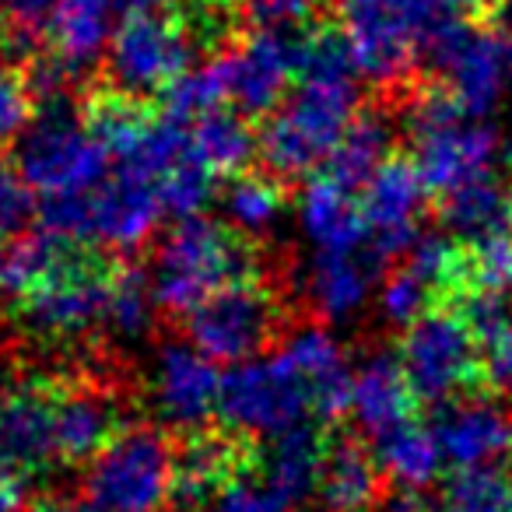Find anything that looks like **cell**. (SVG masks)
Masks as SVG:
<instances>
[{"instance_id": "cell-1", "label": "cell", "mask_w": 512, "mask_h": 512, "mask_svg": "<svg viewBox=\"0 0 512 512\" xmlns=\"http://www.w3.org/2000/svg\"><path fill=\"white\" fill-rule=\"evenodd\" d=\"M253 278H264V249L256 235L193 214L158 246L151 295L165 316H186L218 288Z\"/></svg>"}, {"instance_id": "cell-2", "label": "cell", "mask_w": 512, "mask_h": 512, "mask_svg": "<svg viewBox=\"0 0 512 512\" xmlns=\"http://www.w3.org/2000/svg\"><path fill=\"white\" fill-rule=\"evenodd\" d=\"M362 109L355 81H306L292 102L260 120L256 144L264 169L281 179H299L334 155L351 120Z\"/></svg>"}, {"instance_id": "cell-3", "label": "cell", "mask_w": 512, "mask_h": 512, "mask_svg": "<svg viewBox=\"0 0 512 512\" xmlns=\"http://www.w3.org/2000/svg\"><path fill=\"white\" fill-rule=\"evenodd\" d=\"M439 18L435 0H337V22L348 32L358 71L376 81L383 95L418 78L414 64Z\"/></svg>"}, {"instance_id": "cell-4", "label": "cell", "mask_w": 512, "mask_h": 512, "mask_svg": "<svg viewBox=\"0 0 512 512\" xmlns=\"http://www.w3.org/2000/svg\"><path fill=\"white\" fill-rule=\"evenodd\" d=\"M190 341L211 362H249L264 355L292 327L288 295L267 278L235 281L207 295L197 309L183 316Z\"/></svg>"}, {"instance_id": "cell-5", "label": "cell", "mask_w": 512, "mask_h": 512, "mask_svg": "<svg viewBox=\"0 0 512 512\" xmlns=\"http://www.w3.org/2000/svg\"><path fill=\"white\" fill-rule=\"evenodd\" d=\"M15 165L39 193L67 197V193H92L106 183L109 151L85 130L78 102H71V95H60L43 102L29 130L18 137Z\"/></svg>"}, {"instance_id": "cell-6", "label": "cell", "mask_w": 512, "mask_h": 512, "mask_svg": "<svg viewBox=\"0 0 512 512\" xmlns=\"http://www.w3.org/2000/svg\"><path fill=\"white\" fill-rule=\"evenodd\" d=\"M172 484V435L155 425H130L92 460L85 498L99 512H169L176 502Z\"/></svg>"}, {"instance_id": "cell-7", "label": "cell", "mask_w": 512, "mask_h": 512, "mask_svg": "<svg viewBox=\"0 0 512 512\" xmlns=\"http://www.w3.org/2000/svg\"><path fill=\"white\" fill-rule=\"evenodd\" d=\"M397 358L421 404H449L484 386L481 341L449 306L432 309L400 330Z\"/></svg>"}, {"instance_id": "cell-8", "label": "cell", "mask_w": 512, "mask_h": 512, "mask_svg": "<svg viewBox=\"0 0 512 512\" xmlns=\"http://www.w3.org/2000/svg\"><path fill=\"white\" fill-rule=\"evenodd\" d=\"M116 260L92 249L53 281L15 302V320L36 344L71 348L85 344L109 320V285Z\"/></svg>"}, {"instance_id": "cell-9", "label": "cell", "mask_w": 512, "mask_h": 512, "mask_svg": "<svg viewBox=\"0 0 512 512\" xmlns=\"http://www.w3.org/2000/svg\"><path fill=\"white\" fill-rule=\"evenodd\" d=\"M197 57L204 53L179 8L134 15L116 25L102 78L113 81L123 92L155 99V95L169 92L183 74H190V64Z\"/></svg>"}, {"instance_id": "cell-10", "label": "cell", "mask_w": 512, "mask_h": 512, "mask_svg": "<svg viewBox=\"0 0 512 512\" xmlns=\"http://www.w3.org/2000/svg\"><path fill=\"white\" fill-rule=\"evenodd\" d=\"M218 418L249 435H281L313 418V390L292 358L242 362L221 376Z\"/></svg>"}, {"instance_id": "cell-11", "label": "cell", "mask_w": 512, "mask_h": 512, "mask_svg": "<svg viewBox=\"0 0 512 512\" xmlns=\"http://www.w3.org/2000/svg\"><path fill=\"white\" fill-rule=\"evenodd\" d=\"M432 78L460 102L467 116H484L495 109L509 67H505L502 39L491 36L474 18H439L428 32L425 50Z\"/></svg>"}, {"instance_id": "cell-12", "label": "cell", "mask_w": 512, "mask_h": 512, "mask_svg": "<svg viewBox=\"0 0 512 512\" xmlns=\"http://www.w3.org/2000/svg\"><path fill=\"white\" fill-rule=\"evenodd\" d=\"M211 60L235 113L246 120H267L281 106L288 85L299 81V25L242 32Z\"/></svg>"}, {"instance_id": "cell-13", "label": "cell", "mask_w": 512, "mask_h": 512, "mask_svg": "<svg viewBox=\"0 0 512 512\" xmlns=\"http://www.w3.org/2000/svg\"><path fill=\"white\" fill-rule=\"evenodd\" d=\"M60 390H64L60 372H36L0 390V477L29 481L60 463Z\"/></svg>"}, {"instance_id": "cell-14", "label": "cell", "mask_w": 512, "mask_h": 512, "mask_svg": "<svg viewBox=\"0 0 512 512\" xmlns=\"http://www.w3.org/2000/svg\"><path fill=\"white\" fill-rule=\"evenodd\" d=\"M264 446L249 432L232 425H197L172 435V498L183 509L218 502L221 491L246 477L260 463Z\"/></svg>"}, {"instance_id": "cell-15", "label": "cell", "mask_w": 512, "mask_h": 512, "mask_svg": "<svg viewBox=\"0 0 512 512\" xmlns=\"http://www.w3.org/2000/svg\"><path fill=\"white\" fill-rule=\"evenodd\" d=\"M428 186L421 179L411 155L393 151L383 165L369 176V183L358 190L365 221H369V246L365 256L372 264H390L414 249L418 242V221L428 204Z\"/></svg>"}, {"instance_id": "cell-16", "label": "cell", "mask_w": 512, "mask_h": 512, "mask_svg": "<svg viewBox=\"0 0 512 512\" xmlns=\"http://www.w3.org/2000/svg\"><path fill=\"white\" fill-rule=\"evenodd\" d=\"M218 393L221 376L197 344H162L155 372L148 379V397L169 425H176L179 432L207 425V418L218 411Z\"/></svg>"}, {"instance_id": "cell-17", "label": "cell", "mask_w": 512, "mask_h": 512, "mask_svg": "<svg viewBox=\"0 0 512 512\" xmlns=\"http://www.w3.org/2000/svg\"><path fill=\"white\" fill-rule=\"evenodd\" d=\"M162 183L155 176L130 165H116V172L88 193V225L92 235L106 246L116 249H137L151 232L158 218L165 214L162 207Z\"/></svg>"}, {"instance_id": "cell-18", "label": "cell", "mask_w": 512, "mask_h": 512, "mask_svg": "<svg viewBox=\"0 0 512 512\" xmlns=\"http://www.w3.org/2000/svg\"><path fill=\"white\" fill-rule=\"evenodd\" d=\"M74 102H78V116L85 130L116 162L137 155L162 123V113L151 106V99L123 92L106 78L85 81Z\"/></svg>"}, {"instance_id": "cell-19", "label": "cell", "mask_w": 512, "mask_h": 512, "mask_svg": "<svg viewBox=\"0 0 512 512\" xmlns=\"http://www.w3.org/2000/svg\"><path fill=\"white\" fill-rule=\"evenodd\" d=\"M390 477L376 453L351 432H327V453L320 470V512H376Z\"/></svg>"}, {"instance_id": "cell-20", "label": "cell", "mask_w": 512, "mask_h": 512, "mask_svg": "<svg viewBox=\"0 0 512 512\" xmlns=\"http://www.w3.org/2000/svg\"><path fill=\"white\" fill-rule=\"evenodd\" d=\"M435 439L456 470L488 467L491 460L512 453V414L477 397L463 404H442V414L435 418Z\"/></svg>"}, {"instance_id": "cell-21", "label": "cell", "mask_w": 512, "mask_h": 512, "mask_svg": "<svg viewBox=\"0 0 512 512\" xmlns=\"http://www.w3.org/2000/svg\"><path fill=\"white\" fill-rule=\"evenodd\" d=\"M418 407H421V400L414 397L411 383H407L397 351H376V355L358 365L351 411H355L358 425H362L372 439H379V435L414 421L418 418Z\"/></svg>"}, {"instance_id": "cell-22", "label": "cell", "mask_w": 512, "mask_h": 512, "mask_svg": "<svg viewBox=\"0 0 512 512\" xmlns=\"http://www.w3.org/2000/svg\"><path fill=\"white\" fill-rule=\"evenodd\" d=\"M400 109L390 106V99H379L372 106H362L351 120L348 134L327 158V176L337 179L348 190H362L369 176L393 155V137H397Z\"/></svg>"}, {"instance_id": "cell-23", "label": "cell", "mask_w": 512, "mask_h": 512, "mask_svg": "<svg viewBox=\"0 0 512 512\" xmlns=\"http://www.w3.org/2000/svg\"><path fill=\"white\" fill-rule=\"evenodd\" d=\"M113 15V0H57L43 25L46 53L67 74H81L106 50Z\"/></svg>"}, {"instance_id": "cell-24", "label": "cell", "mask_w": 512, "mask_h": 512, "mask_svg": "<svg viewBox=\"0 0 512 512\" xmlns=\"http://www.w3.org/2000/svg\"><path fill=\"white\" fill-rule=\"evenodd\" d=\"M302 225L309 239L330 253H358L369 239V221L358 193L330 179L327 172L309 179L302 193Z\"/></svg>"}, {"instance_id": "cell-25", "label": "cell", "mask_w": 512, "mask_h": 512, "mask_svg": "<svg viewBox=\"0 0 512 512\" xmlns=\"http://www.w3.org/2000/svg\"><path fill=\"white\" fill-rule=\"evenodd\" d=\"M439 221L456 239H488L498 232H512V190H505L495 176L467 179L456 190L439 197Z\"/></svg>"}, {"instance_id": "cell-26", "label": "cell", "mask_w": 512, "mask_h": 512, "mask_svg": "<svg viewBox=\"0 0 512 512\" xmlns=\"http://www.w3.org/2000/svg\"><path fill=\"white\" fill-rule=\"evenodd\" d=\"M512 292V232L488 239H453L446 306L467 295H509Z\"/></svg>"}, {"instance_id": "cell-27", "label": "cell", "mask_w": 512, "mask_h": 512, "mask_svg": "<svg viewBox=\"0 0 512 512\" xmlns=\"http://www.w3.org/2000/svg\"><path fill=\"white\" fill-rule=\"evenodd\" d=\"M190 134V155L197 158L204 169H211L214 176H239L249 169L253 155L260 151L256 144V130L246 123V116L235 109H211V113L197 116L186 127Z\"/></svg>"}, {"instance_id": "cell-28", "label": "cell", "mask_w": 512, "mask_h": 512, "mask_svg": "<svg viewBox=\"0 0 512 512\" xmlns=\"http://www.w3.org/2000/svg\"><path fill=\"white\" fill-rule=\"evenodd\" d=\"M376 460L390 481L418 491L432 484L442 470V446L435 439V428H425L418 418L376 439Z\"/></svg>"}, {"instance_id": "cell-29", "label": "cell", "mask_w": 512, "mask_h": 512, "mask_svg": "<svg viewBox=\"0 0 512 512\" xmlns=\"http://www.w3.org/2000/svg\"><path fill=\"white\" fill-rule=\"evenodd\" d=\"M372 264L365 249L358 253H330L323 249L316 256L313 271H309V295H313L316 309L327 316H348L369 295V281H372Z\"/></svg>"}, {"instance_id": "cell-30", "label": "cell", "mask_w": 512, "mask_h": 512, "mask_svg": "<svg viewBox=\"0 0 512 512\" xmlns=\"http://www.w3.org/2000/svg\"><path fill=\"white\" fill-rule=\"evenodd\" d=\"M292 190H288V179L274 176V172H256L246 169L239 176L228 179L225 190V211L242 232L260 235L264 228H271L278 221V214L288 207Z\"/></svg>"}, {"instance_id": "cell-31", "label": "cell", "mask_w": 512, "mask_h": 512, "mask_svg": "<svg viewBox=\"0 0 512 512\" xmlns=\"http://www.w3.org/2000/svg\"><path fill=\"white\" fill-rule=\"evenodd\" d=\"M442 512H512V481L505 470H456L442 488Z\"/></svg>"}, {"instance_id": "cell-32", "label": "cell", "mask_w": 512, "mask_h": 512, "mask_svg": "<svg viewBox=\"0 0 512 512\" xmlns=\"http://www.w3.org/2000/svg\"><path fill=\"white\" fill-rule=\"evenodd\" d=\"M151 309H155V295H151V281L144 278V271L130 260H116L106 323L120 337H141L151 327Z\"/></svg>"}, {"instance_id": "cell-33", "label": "cell", "mask_w": 512, "mask_h": 512, "mask_svg": "<svg viewBox=\"0 0 512 512\" xmlns=\"http://www.w3.org/2000/svg\"><path fill=\"white\" fill-rule=\"evenodd\" d=\"M36 109L39 102L29 88L25 64H11L0 53V151H8L11 144H18V137L36 120Z\"/></svg>"}, {"instance_id": "cell-34", "label": "cell", "mask_w": 512, "mask_h": 512, "mask_svg": "<svg viewBox=\"0 0 512 512\" xmlns=\"http://www.w3.org/2000/svg\"><path fill=\"white\" fill-rule=\"evenodd\" d=\"M379 306H383V316L393 327L404 330V327H411L414 320H421L425 313L439 309V295H435V288L428 285L425 278H418L411 267L400 264L397 271L386 278Z\"/></svg>"}, {"instance_id": "cell-35", "label": "cell", "mask_w": 512, "mask_h": 512, "mask_svg": "<svg viewBox=\"0 0 512 512\" xmlns=\"http://www.w3.org/2000/svg\"><path fill=\"white\" fill-rule=\"evenodd\" d=\"M214 179L218 176H214L211 169H204V165L186 151V155L162 176V190H158L162 193V207L169 214H179V218H193V214L211 200Z\"/></svg>"}, {"instance_id": "cell-36", "label": "cell", "mask_w": 512, "mask_h": 512, "mask_svg": "<svg viewBox=\"0 0 512 512\" xmlns=\"http://www.w3.org/2000/svg\"><path fill=\"white\" fill-rule=\"evenodd\" d=\"M36 211V186L22 176L18 165L0 162V242L29 232Z\"/></svg>"}, {"instance_id": "cell-37", "label": "cell", "mask_w": 512, "mask_h": 512, "mask_svg": "<svg viewBox=\"0 0 512 512\" xmlns=\"http://www.w3.org/2000/svg\"><path fill=\"white\" fill-rule=\"evenodd\" d=\"M218 512H299V509L260 474V463H256L246 477H239V481L221 491Z\"/></svg>"}, {"instance_id": "cell-38", "label": "cell", "mask_w": 512, "mask_h": 512, "mask_svg": "<svg viewBox=\"0 0 512 512\" xmlns=\"http://www.w3.org/2000/svg\"><path fill=\"white\" fill-rule=\"evenodd\" d=\"M320 0H242V18L253 29H288L309 22Z\"/></svg>"}, {"instance_id": "cell-39", "label": "cell", "mask_w": 512, "mask_h": 512, "mask_svg": "<svg viewBox=\"0 0 512 512\" xmlns=\"http://www.w3.org/2000/svg\"><path fill=\"white\" fill-rule=\"evenodd\" d=\"M481 362H484V386L491 393L512 397V316L498 327L495 337L481 344Z\"/></svg>"}, {"instance_id": "cell-40", "label": "cell", "mask_w": 512, "mask_h": 512, "mask_svg": "<svg viewBox=\"0 0 512 512\" xmlns=\"http://www.w3.org/2000/svg\"><path fill=\"white\" fill-rule=\"evenodd\" d=\"M57 0H0V29L8 32V39H29L50 18Z\"/></svg>"}, {"instance_id": "cell-41", "label": "cell", "mask_w": 512, "mask_h": 512, "mask_svg": "<svg viewBox=\"0 0 512 512\" xmlns=\"http://www.w3.org/2000/svg\"><path fill=\"white\" fill-rule=\"evenodd\" d=\"M477 22H481L484 29L491 32V36L512 43V0H488Z\"/></svg>"}, {"instance_id": "cell-42", "label": "cell", "mask_w": 512, "mask_h": 512, "mask_svg": "<svg viewBox=\"0 0 512 512\" xmlns=\"http://www.w3.org/2000/svg\"><path fill=\"white\" fill-rule=\"evenodd\" d=\"M29 512H99L88 498L78 495H39L36 502L29 505Z\"/></svg>"}, {"instance_id": "cell-43", "label": "cell", "mask_w": 512, "mask_h": 512, "mask_svg": "<svg viewBox=\"0 0 512 512\" xmlns=\"http://www.w3.org/2000/svg\"><path fill=\"white\" fill-rule=\"evenodd\" d=\"M183 0H113V8L120 18H134V15H155V11H172L179 8Z\"/></svg>"}, {"instance_id": "cell-44", "label": "cell", "mask_w": 512, "mask_h": 512, "mask_svg": "<svg viewBox=\"0 0 512 512\" xmlns=\"http://www.w3.org/2000/svg\"><path fill=\"white\" fill-rule=\"evenodd\" d=\"M25 509V481L0 477V512H22Z\"/></svg>"}, {"instance_id": "cell-45", "label": "cell", "mask_w": 512, "mask_h": 512, "mask_svg": "<svg viewBox=\"0 0 512 512\" xmlns=\"http://www.w3.org/2000/svg\"><path fill=\"white\" fill-rule=\"evenodd\" d=\"M383 512H442V505L435 509L432 502H428L425 495H418V491H404V495H397L390 505H386Z\"/></svg>"}, {"instance_id": "cell-46", "label": "cell", "mask_w": 512, "mask_h": 512, "mask_svg": "<svg viewBox=\"0 0 512 512\" xmlns=\"http://www.w3.org/2000/svg\"><path fill=\"white\" fill-rule=\"evenodd\" d=\"M435 4H439V11H446V15H453V18H474V22H477L488 0H435Z\"/></svg>"}, {"instance_id": "cell-47", "label": "cell", "mask_w": 512, "mask_h": 512, "mask_svg": "<svg viewBox=\"0 0 512 512\" xmlns=\"http://www.w3.org/2000/svg\"><path fill=\"white\" fill-rule=\"evenodd\" d=\"M505 172H509V176H512V148L505 151Z\"/></svg>"}, {"instance_id": "cell-48", "label": "cell", "mask_w": 512, "mask_h": 512, "mask_svg": "<svg viewBox=\"0 0 512 512\" xmlns=\"http://www.w3.org/2000/svg\"><path fill=\"white\" fill-rule=\"evenodd\" d=\"M505 460H509V463H505V474H509V481H512V453L505 456Z\"/></svg>"}, {"instance_id": "cell-49", "label": "cell", "mask_w": 512, "mask_h": 512, "mask_svg": "<svg viewBox=\"0 0 512 512\" xmlns=\"http://www.w3.org/2000/svg\"><path fill=\"white\" fill-rule=\"evenodd\" d=\"M4 39H8V32H4V29H0V43H4Z\"/></svg>"}, {"instance_id": "cell-50", "label": "cell", "mask_w": 512, "mask_h": 512, "mask_svg": "<svg viewBox=\"0 0 512 512\" xmlns=\"http://www.w3.org/2000/svg\"><path fill=\"white\" fill-rule=\"evenodd\" d=\"M228 4H242V0H228Z\"/></svg>"}]
</instances>
